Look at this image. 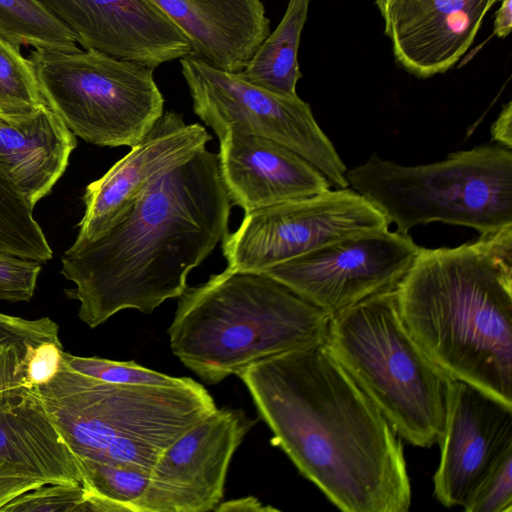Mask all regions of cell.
<instances>
[{"instance_id": "6da1fadb", "label": "cell", "mask_w": 512, "mask_h": 512, "mask_svg": "<svg viewBox=\"0 0 512 512\" xmlns=\"http://www.w3.org/2000/svg\"><path fill=\"white\" fill-rule=\"evenodd\" d=\"M238 377L272 443L337 508L409 510L401 437L325 342L258 361Z\"/></svg>"}, {"instance_id": "7a4b0ae2", "label": "cell", "mask_w": 512, "mask_h": 512, "mask_svg": "<svg viewBox=\"0 0 512 512\" xmlns=\"http://www.w3.org/2000/svg\"><path fill=\"white\" fill-rule=\"evenodd\" d=\"M231 208L217 154L206 148L160 176L110 229L62 255L79 319L96 328L122 310L149 314L178 298L228 233Z\"/></svg>"}, {"instance_id": "3957f363", "label": "cell", "mask_w": 512, "mask_h": 512, "mask_svg": "<svg viewBox=\"0 0 512 512\" xmlns=\"http://www.w3.org/2000/svg\"><path fill=\"white\" fill-rule=\"evenodd\" d=\"M395 290L408 331L449 378L512 406V225L420 247Z\"/></svg>"}, {"instance_id": "277c9868", "label": "cell", "mask_w": 512, "mask_h": 512, "mask_svg": "<svg viewBox=\"0 0 512 512\" xmlns=\"http://www.w3.org/2000/svg\"><path fill=\"white\" fill-rule=\"evenodd\" d=\"M331 315L272 277L226 269L178 297L172 353L206 384L252 364L325 342Z\"/></svg>"}, {"instance_id": "5b68a950", "label": "cell", "mask_w": 512, "mask_h": 512, "mask_svg": "<svg viewBox=\"0 0 512 512\" xmlns=\"http://www.w3.org/2000/svg\"><path fill=\"white\" fill-rule=\"evenodd\" d=\"M33 389L78 461L148 472L171 444L217 408L191 378L178 386L112 384L74 371L63 358L55 375Z\"/></svg>"}, {"instance_id": "8992f818", "label": "cell", "mask_w": 512, "mask_h": 512, "mask_svg": "<svg viewBox=\"0 0 512 512\" xmlns=\"http://www.w3.org/2000/svg\"><path fill=\"white\" fill-rule=\"evenodd\" d=\"M325 344L402 439L440 443L452 379L408 331L395 288L331 315Z\"/></svg>"}, {"instance_id": "52a82bcc", "label": "cell", "mask_w": 512, "mask_h": 512, "mask_svg": "<svg viewBox=\"0 0 512 512\" xmlns=\"http://www.w3.org/2000/svg\"><path fill=\"white\" fill-rule=\"evenodd\" d=\"M346 179L402 234L431 222L479 234L512 225V151L499 144L422 165L384 160L374 152L347 170Z\"/></svg>"}, {"instance_id": "ba28073f", "label": "cell", "mask_w": 512, "mask_h": 512, "mask_svg": "<svg viewBox=\"0 0 512 512\" xmlns=\"http://www.w3.org/2000/svg\"><path fill=\"white\" fill-rule=\"evenodd\" d=\"M43 98L67 128L102 147H133L164 113L154 69L95 50H34Z\"/></svg>"}, {"instance_id": "9c48e42d", "label": "cell", "mask_w": 512, "mask_h": 512, "mask_svg": "<svg viewBox=\"0 0 512 512\" xmlns=\"http://www.w3.org/2000/svg\"><path fill=\"white\" fill-rule=\"evenodd\" d=\"M194 113L218 139L227 131L274 140L314 165L337 188L349 187L347 167L298 95L255 86L237 73L216 68L191 54L180 59Z\"/></svg>"}, {"instance_id": "30bf717a", "label": "cell", "mask_w": 512, "mask_h": 512, "mask_svg": "<svg viewBox=\"0 0 512 512\" xmlns=\"http://www.w3.org/2000/svg\"><path fill=\"white\" fill-rule=\"evenodd\" d=\"M389 225L355 190L329 189L245 213L221 248L228 269L261 273L329 243L385 231Z\"/></svg>"}, {"instance_id": "8fae6325", "label": "cell", "mask_w": 512, "mask_h": 512, "mask_svg": "<svg viewBox=\"0 0 512 512\" xmlns=\"http://www.w3.org/2000/svg\"><path fill=\"white\" fill-rule=\"evenodd\" d=\"M420 247L389 229L341 239L261 272L329 315L396 288Z\"/></svg>"}, {"instance_id": "7c38bea8", "label": "cell", "mask_w": 512, "mask_h": 512, "mask_svg": "<svg viewBox=\"0 0 512 512\" xmlns=\"http://www.w3.org/2000/svg\"><path fill=\"white\" fill-rule=\"evenodd\" d=\"M254 422L241 409L216 408L161 454L137 512L214 511L231 459Z\"/></svg>"}, {"instance_id": "4fadbf2b", "label": "cell", "mask_w": 512, "mask_h": 512, "mask_svg": "<svg viewBox=\"0 0 512 512\" xmlns=\"http://www.w3.org/2000/svg\"><path fill=\"white\" fill-rule=\"evenodd\" d=\"M211 139L201 124H187L182 114L164 111L129 153L87 185L74 243L92 241L110 229L156 179L206 148Z\"/></svg>"}, {"instance_id": "5bb4252c", "label": "cell", "mask_w": 512, "mask_h": 512, "mask_svg": "<svg viewBox=\"0 0 512 512\" xmlns=\"http://www.w3.org/2000/svg\"><path fill=\"white\" fill-rule=\"evenodd\" d=\"M85 50L155 69L193 54L182 31L151 0H39Z\"/></svg>"}, {"instance_id": "9a60e30c", "label": "cell", "mask_w": 512, "mask_h": 512, "mask_svg": "<svg viewBox=\"0 0 512 512\" xmlns=\"http://www.w3.org/2000/svg\"><path fill=\"white\" fill-rule=\"evenodd\" d=\"M439 445L434 495L445 507H462L493 463L512 448V406L468 383L452 380Z\"/></svg>"}, {"instance_id": "2e32d148", "label": "cell", "mask_w": 512, "mask_h": 512, "mask_svg": "<svg viewBox=\"0 0 512 512\" xmlns=\"http://www.w3.org/2000/svg\"><path fill=\"white\" fill-rule=\"evenodd\" d=\"M498 0H385L377 5L396 61L428 78L465 54L483 18Z\"/></svg>"}, {"instance_id": "e0dca14e", "label": "cell", "mask_w": 512, "mask_h": 512, "mask_svg": "<svg viewBox=\"0 0 512 512\" xmlns=\"http://www.w3.org/2000/svg\"><path fill=\"white\" fill-rule=\"evenodd\" d=\"M219 143L222 181L232 205L245 213L331 189L314 165L274 140L227 130Z\"/></svg>"}, {"instance_id": "ac0fdd59", "label": "cell", "mask_w": 512, "mask_h": 512, "mask_svg": "<svg viewBox=\"0 0 512 512\" xmlns=\"http://www.w3.org/2000/svg\"><path fill=\"white\" fill-rule=\"evenodd\" d=\"M0 476L82 483L77 457L33 388L0 392Z\"/></svg>"}, {"instance_id": "d6986e66", "label": "cell", "mask_w": 512, "mask_h": 512, "mask_svg": "<svg viewBox=\"0 0 512 512\" xmlns=\"http://www.w3.org/2000/svg\"><path fill=\"white\" fill-rule=\"evenodd\" d=\"M187 37L193 55L238 73L270 33L261 0H151Z\"/></svg>"}, {"instance_id": "ffe728a7", "label": "cell", "mask_w": 512, "mask_h": 512, "mask_svg": "<svg viewBox=\"0 0 512 512\" xmlns=\"http://www.w3.org/2000/svg\"><path fill=\"white\" fill-rule=\"evenodd\" d=\"M76 145L75 135L47 104L0 113V170L33 207L51 192Z\"/></svg>"}, {"instance_id": "44dd1931", "label": "cell", "mask_w": 512, "mask_h": 512, "mask_svg": "<svg viewBox=\"0 0 512 512\" xmlns=\"http://www.w3.org/2000/svg\"><path fill=\"white\" fill-rule=\"evenodd\" d=\"M310 0H289L285 14L261 43L247 65L237 74L268 91L294 96L302 74L298 64L301 33Z\"/></svg>"}, {"instance_id": "7402d4cb", "label": "cell", "mask_w": 512, "mask_h": 512, "mask_svg": "<svg viewBox=\"0 0 512 512\" xmlns=\"http://www.w3.org/2000/svg\"><path fill=\"white\" fill-rule=\"evenodd\" d=\"M0 36L35 50L75 52V35L39 0H0Z\"/></svg>"}, {"instance_id": "603a6c76", "label": "cell", "mask_w": 512, "mask_h": 512, "mask_svg": "<svg viewBox=\"0 0 512 512\" xmlns=\"http://www.w3.org/2000/svg\"><path fill=\"white\" fill-rule=\"evenodd\" d=\"M58 339L59 326L49 317L25 319L0 312V392L30 387L28 365L34 352Z\"/></svg>"}, {"instance_id": "cb8c5ba5", "label": "cell", "mask_w": 512, "mask_h": 512, "mask_svg": "<svg viewBox=\"0 0 512 512\" xmlns=\"http://www.w3.org/2000/svg\"><path fill=\"white\" fill-rule=\"evenodd\" d=\"M88 511L137 512L150 472L127 465L80 460Z\"/></svg>"}, {"instance_id": "d4e9b609", "label": "cell", "mask_w": 512, "mask_h": 512, "mask_svg": "<svg viewBox=\"0 0 512 512\" xmlns=\"http://www.w3.org/2000/svg\"><path fill=\"white\" fill-rule=\"evenodd\" d=\"M33 209L0 170V253L46 263L52 249Z\"/></svg>"}, {"instance_id": "484cf974", "label": "cell", "mask_w": 512, "mask_h": 512, "mask_svg": "<svg viewBox=\"0 0 512 512\" xmlns=\"http://www.w3.org/2000/svg\"><path fill=\"white\" fill-rule=\"evenodd\" d=\"M44 104L29 57L0 36V113H24Z\"/></svg>"}, {"instance_id": "4316f807", "label": "cell", "mask_w": 512, "mask_h": 512, "mask_svg": "<svg viewBox=\"0 0 512 512\" xmlns=\"http://www.w3.org/2000/svg\"><path fill=\"white\" fill-rule=\"evenodd\" d=\"M64 363L74 371L91 378L119 385L178 386L187 377H173L138 365L134 361H114L99 357H83L63 351Z\"/></svg>"}, {"instance_id": "83f0119b", "label": "cell", "mask_w": 512, "mask_h": 512, "mask_svg": "<svg viewBox=\"0 0 512 512\" xmlns=\"http://www.w3.org/2000/svg\"><path fill=\"white\" fill-rule=\"evenodd\" d=\"M462 507L466 512L512 511V448L493 463Z\"/></svg>"}, {"instance_id": "f1b7e54d", "label": "cell", "mask_w": 512, "mask_h": 512, "mask_svg": "<svg viewBox=\"0 0 512 512\" xmlns=\"http://www.w3.org/2000/svg\"><path fill=\"white\" fill-rule=\"evenodd\" d=\"M88 511L87 492L82 483L45 484L13 499L0 512Z\"/></svg>"}, {"instance_id": "f546056e", "label": "cell", "mask_w": 512, "mask_h": 512, "mask_svg": "<svg viewBox=\"0 0 512 512\" xmlns=\"http://www.w3.org/2000/svg\"><path fill=\"white\" fill-rule=\"evenodd\" d=\"M41 263L0 253V300L28 302L36 289Z\"/></svg>"}, {"instance_id": "4dcf8cb0", "label": "cell", "mask_w": 512, "mask_h": 512, "mask_svg": "<svg viewBox=\"0 0 512 512\" xmlns=\"http://www.w3.org/2000/svg\"><path fill=\"white\" fill-rule=\"evenodd\" d=\"M63 351L60 339L45 342L36 349L28 365L30 388L46 383L55 375L62 362Z\"/></svg>"}, {"instance_id": "1f68e13d", "label": "cell", "mask_w": 512, "mask_h": 512, "mask_svg": "<svg viewBox=\"0 0 512 512\" xmlns=\"http://www.w3.org/2000/svg\"><path fill=\"white\" fill-rule=\"evenodd\" d=\"M42 485L45 483L35 478L0 476V511L13 499Z\"/></svg>"}, {"instance_id": "d6a6232c", "label": "cell", "mask_w": 512, "mask_h": 512, "mask_svg": "<svg viewBox=\"0 0 512 512\" xmlns=\"http://www.w3.org/2000/svg\"><path fill=\"white\" fill-rule=\"evenodd\" d=\"M494 141L508 149L512 148V102L505 104L491 126Z\"/></svg>"}, {"instance_id": "836d02e7", "label": "cell", "mask_w": 512, "mask_h": 512, "mask_svg": "<svg viewBox=\"0 0 512 512\" xmlns=\"http://www.w3.org/2000/svg\"><path fill=\"white\" fill-rule=\"evenodd\" d=\"M277 511V509L264 506L257 498L253 496L242 497L239 499H233L228 502H220V504L215 508L214 511Z\"/></svg>"}, {"instance_id": "e575fe53", "label": "cell", "mask_w": 512, "mask_h": 512, "mask_svg": "<svg viewBox=\"0 0 512 512\" xmlns=\"http://www.w3.org/2000/svg\"><path fill=\"white\" fill-rule=\"evenodd\" d=\"M501 1L500 7L495 13L493 32L500 38H505L512 28V0Z\"/></svg>"}, {"instance_id": "d590c367", "label": "cell", "mask_w": 512, "mask_h": 512, "mask_svg": "<svg viewBox=\"0 0 512 512\" xmlns=\"http://www.w3.org/2000/svg\"><path fill=\"white\" fill-rule=\"evenodd\" d=\"M383 1H385V0H374V2H375V4H376V5H379V4H380V3H382Z\"/></svg>"}]
</instances>
